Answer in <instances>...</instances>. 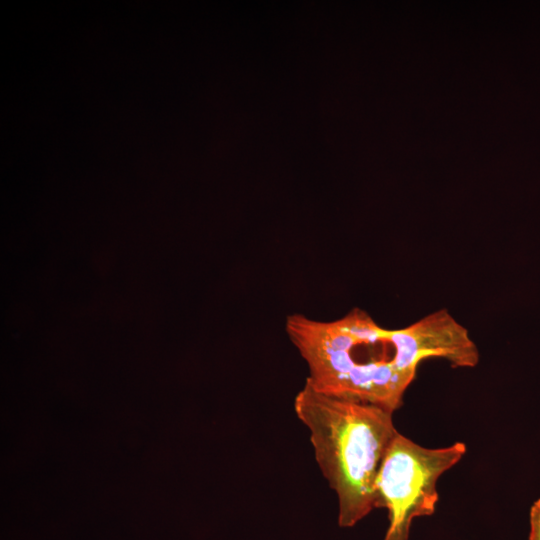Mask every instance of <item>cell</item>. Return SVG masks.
Returning a JSON list of instances; mask_svg holds the SVG:
<instances>
[{
	"instance_id": "3",
	"label": "cell",
	"mask_w": 540,
	"mask_h": 540,
	"mask_svg": "<svg viewBox=\"0 0 540 540\" xmlns=\"http://www.w3.org/2000/svg\"><path fill=\"white\" fill-rule=\"evenodd\" d=\"M384 342L394 347L392 363L402 371L416 373L423 359H446L453 367L473 368L480 360L468 330L446 309L434 311L397 330H386Z\"/></svg>"
},
{
	"instance_id": "1",
	"label": "cell",
	"mask_w": 540,
	"mask_h": 540,
	"mask_svg": "<svg viewBox=\"0 0 540 540\" xmlns=\"http://www.w3.org/2000/svg\"><path fill=\"white\" fill-rule=\"evenodd\" d=\"M310 431L316 462L338 498V525H356L375 508V480L396 436L392 414L379 406L330 397L308 385L294 400Z\"/></svg>"
},
{
	"instance_id": "4",
	"label": "cell",
	"mask_w": 540,
	"mask_h": 540,
	"mask_svg": "<svg viewBox=\"0 0 540 540\" xmlns=\"http://www.w3.org/2000/svg\"><path fill=\"white\" fill-rule=\"evenodd\" d=\"M341 327L359 344L384 342L387 329L380 327L367 313L354 309L346 316L338 319Z\"/></svg>"
},
{
	"instance_id": "5",
	"label": "cell",
	"mask_w": 540,
	"mask_h": 540,
	"mask_svg": "<svg viewBox=\"0 0 540 540\" xmlns=\"http://www.w3.org/2000/svg\"><path fill=\"white\" fill-rule=\"evenodd\" d=\"M529 519V540H540V498L531 506Z\"/></svg>"
},
{
	"instance_id": "2",
	"label": "cell",
	"mask_w": 540,
	"mask_h": 540,
	"mask_svg": "<svg viewBox=\"0 0 540 540\" xmlns=\"http://www.w3.org/2000/svg\"><path fill=\"white\" fill-rule=\"evenodd\" d=\"M466 445L426 448L399 432L390 443L375 480V508L388 510L383 540H409L413 519L430 516L439 500L437 481L466 453Z\"/></svg>"
}]
</instances>
